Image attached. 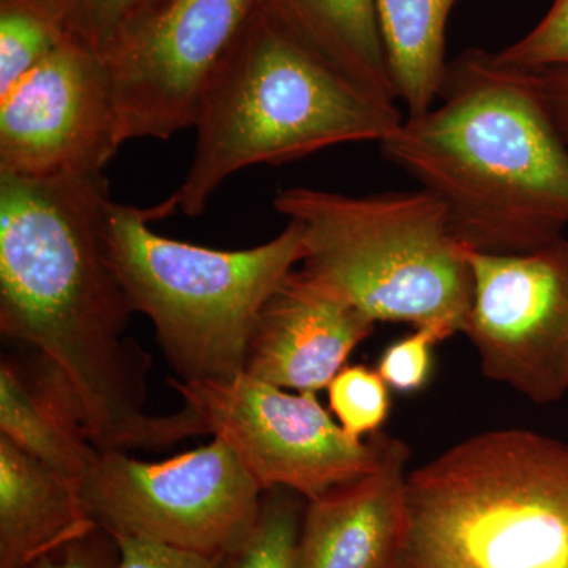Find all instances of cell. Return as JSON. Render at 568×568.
Masks as SVG:
<instances>
[{"mask_svg":"<svg viewBox=\"0 0 568 568\" xmlns=\"http://www.w3.org/2000/svg\"><path fill=\"white\" fill-rule=\"evenodd\" d=\"M111 201L103 173L0 174V332L36 349L92 446L163 450L209 428L190 406L144 410L151 357L126 336L134 312L108 254Z\"/></svg>","mask_w":568,"mask_h":568,"instance_id":"cell-1","label":"cell"},{"mask_svg":"<svg viewBox=\"0 0 568 568\" xmlns=\"http://www.w3.org/2000/svg\"><path fill=\"white\" fill-rule=\"evenodd\" d=\"M381 151L443 203L466 248L523 254L564 237L568 144L536 95L488 51L448 62L437 106L406 118Z\"/></svg>","mask_w":568,"mask_h":568,"instance_id":"cell-2","label":"cell"},{"mask_svg":"<svg viewBox=\"0 0 568 568\" xmlns=\"http://www.w3.org/2000/svg\"><path fill=\"white\" fill-rule=\"evenodd\" d=\"M403 121L395 103L355 88L256 7L205 89L189 173L152 207L153 220L175 211L200 215L245 168L294 162L346 142L381 144Z\"/></svg>","mask_w":568,"mask_h":568,"instance_id":"cell-3","label":"cell"},{"mask_svg":"<svg viewBox=\"0 0 568 568\" xmlns=\"http://www.w3.org/2000/svg\"><path fill=\"white\" fill-rule=\"evenodd\" d=\"M396 568H568V440L467 437L407 474Z\"/></svg>","mask_w":568,"mask_h":568,"instance_id":"cell-4","label":"cell"},{"mask_svg":"<svg viewBox=\"0 0 568 568\" xmlns=\"http://www.w3.org/2000/svg\"><path fill=\"white\" fill-rule=\"evenodd\" d=\"M276 212L301 227L310 282L375 323L454 336L473 305V274L446 207L426 190L349 196L291 186Z\"/></svg>","mask_w":568,"mask_h":568,"instance_id":"cell-5","label":"cell"},{"mask_svg":"<svg viewBox=\"0 0 568 568\" xmlns=\"http://www.w3.org/2000/svg\"><path fill=\"white\" fill-rule=\"evenodd\" d=\"M152 209L111 201L108 254L134 313L151 320L182 383L230 379L245 369L261 310L305 256L301 227L246 250H213L153 233Z\"/></svg>","mask_w":568,"mask_h":568,"instance_id":"cell-6","label":"cell"},{"mask_svg":"<svg viewBox=\"0 0 568 568\" xmlns=\"http://www.w3.org/2000/svg\"><path fill=\"white\" fill-rule=\"evenodd\" d=\"M85 510L114 537L222 559L244 540L264 491L220 437L163 462L100 452L81 485Z\"/></svg>","mask_w":568,"mask_h":568,"instance_id":"cell-7","label":"cell"},{"mask_svg":"<svg viewBox=\"0 0 568 568\" xmlns=\"http://www.w3.org/2000/svg\"><path fill=\"white\" fill-rule=\"evenodd\" d=\"M170 386L263 491L286 488L316 499L375 469L383 454L386 433L366 440L347 435L316 394H290L245 373L204 383L171 379Z\"/></svg>","mask_w":568,"mask_h":568,"instance_id":"cell-8","label":"cell"},{"mask_svg":"<svg viewBox=\"0 0 568 568\" xmlns=\"http://www.w3.org/2000/svg\"><path fill=\"white\" fill-rule=\"evenodd\" d=\"M473 305L463 334L485 377L534 405L568 395V239L523 254L466 248Z\"/></svg>","mask_w":568,"mask_h":568,"instance_id":"cell-9","label":"cell"},{"mask_svg":"<svg viewBox=\"0 0 568 568\" xmlns=\"http://www.w3.org/2000/svg\"><path fill=\"white\" fill-rule=\"evenodd\" d=\"M254 9L256 0H164L103 55L123 142L193 129Z\"/></svg>","mask_w":568,"mask_h":568,"instance_id":"cell-10","label":"cell"},{"mask_svg":"<svg viewBox=\"0 0 568 568\" xmlns=\"http://www.w3.org/2000/svg\"><path fill=\"white\" fill-rule=\"evenodd\" d=\"M122 144L106 63L81 37L0 93V174L103 173Z\"/></svg>","mask_w":568,"mask_h":568,"instance_id":"cell-11","label":"cell"},{"mask_svg":"<svg viewBox=\"0 0 568 568\" xmlns=\"http://www.w3.org/2000/svg\"><path fill=\"white\" fill-rule=\"evenodd\" d=\"M375 327V321L295 268L257 316L244 373L284 390L316 394Z\"/></svg>","mask_w":568,"mask_h":568,"instance_id":"cell-12","label":"cell"},{"mask_svg":"<svg viewBox=\"0 0 568 568\" xmlns=\"http://www.w3.org/2000/svg\"><path fill=\"white\" fill-rule=\"evenodd\" d=\"M409 458L410 448L386 433L375 469L306 500L297 568H396L406 540Z\"/></svg>","mask_w":568,"mask_h":568,"instance_id":"cell-13","label":"cell"},{"mask_svg":"<svg viewBox=\"0 0 568 568\" xmlns=\"http://www.w3.org/2000/svg\"><path fill=\"white\" fill-rule=\"evenodd\" d=\"M93 528L78 485L0 436V568H31Z\"/></svg>","mask_w":568,"mask_h":568,"instance_id":"cell-14","label":"cell"},{"mask_svg":"<svg viewBox=\"0 0 568 568\" xmlns=\"http://www.w3.org/2000/svg\"><path fill=\"white\" fill-rule=\"evenodd\" d=\"M256 7L355 88L398 100L376 0H256Z\"/></svg>","mask_w":568,"mask_h":568,"instance_id":"cell-15","label":"cell"},{"mask_svg":"<svg viewBox=\"0 0 568 568\" xmlns=\"http://www.w3.org/2000/svg\"><path fill=\"white\" fill-rule=\"evenodd\" d=\"M0 436L81 488L100 450L43 376L0 364Z\"/></svg>","mask_w":568,"mask_h":568,"instance_id":"cell-16","label":"cell"},{"mask_svg":"<svg viewBox=\"0 0 568 568\" xmlns=\"http://www.w3.org/2000/svg\"><path fill=\"white\" fill-rule=\"evenodd\" d=\"M458 0H376L398 100L407 118L432 110L446 81L447 24Z\"/></svg>","mask_w":568,"mask_h":568,"instance_id":"cell-17","label":"cell"},{"mask_svg":"<svg viewBox=\"0 0 568 568\" xmlns=\"http://www.w3.org/2000/svg\"><path fill=\"white\" fill-rule=\"evenodd\" d=\"M74 36L70 0H0V93Z\"/></svg>","mask_w":568,"mask_h":568,"instance_id":"cell-18","label":"cell"},{"mask_svg":"<svg viewBox=\"0 0 568 568\" xmlns=\"http://www.w3.org/2000/svg\"><path fill=\"white\" fill-rule=\"evenodd\" d=\"M306 499L286 488L264 491L260 515L220 568H297Z\"/></svg>","mask_w":568,"mask_h":568,"instance_id":"cell-19","label":"cell"},{"mask_svg":"<svg viewBox=\"0 0 568 568\" xmlns=\"http://www.w3.org/2000/svg\"><path fill=\"white\" fill-rule=\"evenodd\" d=\"M331 413L347 435L364 439L383 432L390 414V387L377 369L345 366L328 384Z\"/></svg>","mask_w":568,"mask_h":568,"instance_id":"cell-20","label":"cell"},{"mask_svg":"<svg viewBox=\"0 0 568 568\" xmlns=\"http://www.w3.org/2000/svg\"><path fill=\"white\" fill-rule=\"evenodd\" d=\"M491 61L510 70H568V0H551L545 17Z\"/></svg>","mask_w":568,"mask_h":568,"instance_id":"cell-21","label":"cell"},{"mask_svg":"<svg viewBox=\"0 0 568 568\" xmlns=\"http://www.w3.org/2000/svg\"><path fill=\"white\" fill-rule=\"evenodd\" d=\"M164 0H74V32L100 55L159 9Z\"/></svg>","mask_w":568,"mask_h":568,"instance_id":"cell-22","label":"cell"},{"mask_svg":"<svg viewBox=\"0 0 568 568\" xmlns=\"http://www.w3.org/2000/svg\"><path fill=\"white\" fill-rule=\"evenodd\" d=\"M447 336L435 327L414 328L384 349L377 362V372L390 390L416 394L428 384L433 372V349Z\"/></svg>","mask_w":568,"mask_h":568,"instance_id":"cell-23","label":"cell"},{"mask_svg":"<svg viewBox=\"0 0 568 568\" xmlns=\"http://www.w3.org/2000/svg\"><path fill=\"white\" fill-rule=\"evenodd\" d=\"M118 538L102 528H93L58 551L44 556L31 568H119Z\"/></svg>","mask_w":568,"mask_h":568,"instance_id":"cell-24","label":"cell"},{"mask_svg":"<svg viewBox=\"0 0 568 568\" xmlns=\"http://www.w3.org/2000/svg\"><path fill=\"white\" fill-rule=\"evenodd\" d=\"M118 538L119 568H220L222 559L138 537Z\"/></svg>","mask_w":568,"mask_h":568,"instance_id":"cell-25","label":"cell"},{"mask_svg":"<svg viewBox=\"0 0 568 568\" xmlns=\"http://www.w3.org/2000/svg\"><path fill=\"white\" fill-rule=\"evenodd\" d=\"M504 70L511 71L536 95L568 144V70Z\"/></svg>","mask_w":568,"mask_h":568,"instance_id":"cell-26","label":"cell"},{"mask_svg":"<svg viewBox=\"0 0 568 568\" xmlns=\"http://www.w3.org/2000/svg\"><path fill=\"white\" fill-rule=\"evenodd\" d=\"M71 3H74V0H70ZM74 10V9H73Z\"/></svg>","mask_w":568,"mask_h":568,"instance_id":"cell-27","label":"cell"}]
</instances>
